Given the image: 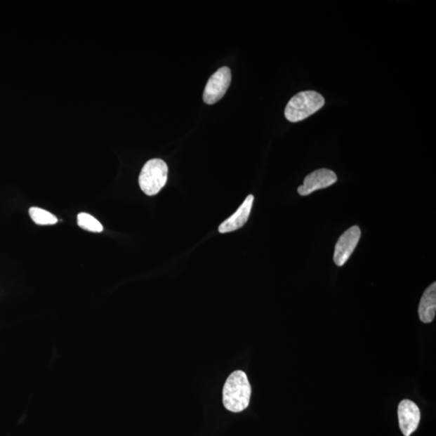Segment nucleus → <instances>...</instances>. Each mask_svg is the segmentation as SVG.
<instances>
[{
	"label": "nucleus",
	"instance_id": "nucleus-1",
	"mask_svg": "<svg viewBox=\"0 0 436 436\" xmlns=\"http://www.w3.org/2000/svg\"><path fill=\"white\" fill-rule=\"evenodd\" d=\"M223 405L228 411L239 413L249 407L251 388L246 374L235 371L229 376L223 387Z\"/></svg>",
	"mask_w": 436,
	"mask_h": 436
},
{
	"label": "nucleus",
	"instance_id": "nucleus-2",
	"mask_svg": "<svg viewBox=\"0 0 436 436\" xmlns=\"http://www.w3.org/2000/svg\"><path fill=\"white\" fill-rule=\"evenodd\" d=\"M324 105V97L317 91H301L289 101L284 116L290 122H298L315 114Z\"/></svg>",
	"mask_w": 436,
	"mask_h": 436
},
{
	"label": "nucleus",
	"instance_id": "nucleus-3",
	"mask_svg": "<svg viewBox=\"0 0 436 436\" xmlns=\"http://www.w3.org/2000/svg\"><path fill=\"white\" fill-rule=\"evenodd\" d=\"M169 166L164 160L150 159L145 164L139 176V185L145 195L158 194L168 181Z\"/></svg>",
	"mask_w": 436,
	"mask_h": 436
},
{
	"label": "nucleus",
	"instance_id": "nucleus-4",
	"mask_svg": "<svg viewBox=\"0 0 436 436\" xmlns=\"http://www.w3.org/2000/svg\"><path fill=\"white\" fill-rule=\"evenodd\" d=\"M231 83V72L229 67H223L218 70L209 78L204 88L203 100L207 105L217 103L225 95Z\"/></svg>",
	"mask_w": 436,
	"mask_h": 436
},
{
	"label": "nucleus",
	"instance_id": "nucleus-5",
	"mask_svg": "<svg viewBox=\"0 0 436 436\" xmlns=\"http://www.w3.org/2000/svg\"><path fill=\"white\" fill-rule=\"evenodd\" d=\"M362 236V231L357 225H354L344 232L337 242L333 254V261L337 266L345 265L352 256Z\"/></svg>",
	"mask_w": 436,
	"mask_h": 436
},
{
	"label": "nucleus",
	"instance_id": "nucleus-6",
	"mask_svg": "<svg viewBox=\"0 0 436 436\" xmlns=\"http://www.w3.org/2000/svg\"><path fill=\"white\" fill-rule=\"evenodd\" d=\"M336 181L335 172L325 169H319L305 178L303 185L300 186L298 191L300 196H308L317 190L331 186Z\"/></svg>",
	"mask_w": 436,
	"mask_h": 436
},
{
	"label": "nucleus",
	"instance_id": "nucleus-7",
	"mask_svg": "<svg viewBox=\"0 0 436 436\" xmlns=\"http://www.w3.org/2000/svg\"><path fill=\"white\" fill-rule=\"evenodd\" d=\"M398 421L402 432L410 436L418 427L421 414L416 403L411 400H403L398 406Z\"/></svg>",
	"mask_w": 436,
	"mask_h": 436
},
{
	"label": "nucleus",
	"instance_id": "nucleus-8",
	"mask_svg": "<svg viewBox=\"0 0 436 436\" xmlns=\"http://www.w3.org/2000/svg\"><path fill=\"white\" fill-rule=\"evenodd\" d=\"M253 202H254V196L249 195L247 197L232 216L220 225L219 232L222 234L230 233L242 228L249 218Z\"/></svg>",
	"mask_w": 436,
	"mask_h": 436
},
{
	"label": "nucleus",
	"instance_id": "nucleus-9",
	"mask_svg": "<svg viewBox=\"0 0 436 436\" xmlns=\"http://www.w3.org/2000/svg\"><path fill=\"white\" fill-rule=\"evenodd\" d=\"M436 311V284L425 290L418 307L419 319L424 323L432 322Z\"/></svg>",
	"mask_w": 436,
	"mask_h": 436
},
{
	"label": "nucleus",
	"instance_id": "nucleus-10",
	"mask_svg": "<svg viewBox=\"0 0 436 436\" xmlns=\"http://www.w3.org/2000/svg\"><path fill=\"white\" fill-rule=\"evenodd\" d=\"M29 212L32 220L37 225H53L58 223V218L55 215L45 209L32 207Z\"/></svg>",
	"mask_w": 436,
	"mask_h": 436
},
{
	"label": "nucleus",
	"instance_id": "nucleus-11",
	"mask_svg": "<svg viewBox=\"0 0 436 436\" xmlns=\"http://www.w3.org/2000/svg\"><path fill=\"white\" fill-rule=\"evenodd\" d=\"M78 225L79 227L91 232L100 233L103 231V226L99 220L88 213H81L78 215Z\"/></svg>",
	"mask_w": 436,
	"mask_h": 436
}]
</instances>
